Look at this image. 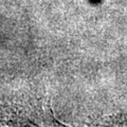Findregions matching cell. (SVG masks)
Segmentation results:
<instances>
[{"label": "cell", "instance_id": "6da1fadb", "mask_svg": "<svg viewBox=\"0 0 127 127\" xmlns=\"http://www.w3.org/2000/svg\"><path fill=\"white\" fill-rule=\"evenodd\" d=\"M12 109L9 105L0 104V123L10 122V117L12 116Z\"/></svg>", "mask_w": 127, "mask_h": 127}]
</instances>
